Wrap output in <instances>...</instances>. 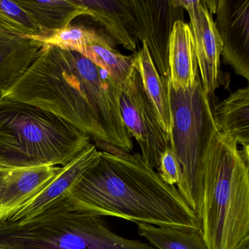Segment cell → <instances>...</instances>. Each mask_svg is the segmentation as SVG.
Wrapping results in <instances>:
<instances>
[{"label": "cell", "mask_w": 249, "mask_h": 249, "mask_svg": "<svg viewBox=\"0 0 249 249\" xmlns=\"http://www.w3.org/2000/svg\"><path fill=\"white\" fill-rule=\"evenodd\" d=\"M119 93L110 74L84 55L47 45L0 97L41 107L96 142L130 153L133 144L122 121Z\"/></svg>", "instance_id": "obj_1"}, {"label": "cell", "mask_w": 249, "mask_h": 249, "mask_svg": "<svg viewBox=\"0 0 249 249\" xmlns=\"http://www.w3.org/2000/svg\"><path fill=\"white\" fill-rule=\"evenodd\" d=\"M68 196L78 209L100 217H116L135 224L200 228L196 215L177 187L163 181L138 153L100 151Z\"/></svg>", "instance_id": "obj_2"}, {"label": "cell", "mask_w": 249, "mask_h": 249, "mask_svg": "<svg viewBox=\"0 0 249 249\" xmlns=\"http://www.w3.org/2000/svg\"><path fill=\"white\" fill-rule=\"evenodd\" d=\"M199 226L208 249H234L249 236V152L220 131L204 164Z\"/></svg>", "instance_id": "obj_3"}, {"label": "cell", "mask_w": 249, "mask_h": 249, "mask_svg": "<svg viewBox=\"0 0 249 249\" xmlns=\"http://www.w3.org/2000/svg\"><path fill=\"white\" fill-rule=\"evenodd\" d=\"M90 140L54 113L0 97V168L65 167Z\"/></svg>", "instance_id": "obj_4"}, {"label": "cell", "mask_w": 249, "mask_h": 249, "mask_svg": "<svg viewBox=\"0 0 249 249\" xmlns=\"http://www.w3.org/2000/svg\"><path fill=\"white\" fill-rule=\"evenodd\" d=\"M0 249H156L119 235L68 196L21 224L0 223Z\"/></svg>", "instance_id": "obj_5"}, {"label": "cell", "mask_w": 249, "mask_h": 249, "mask_svg": "<svg viewBox=\"0 0 249 249\" xmlns=\"http://www.w3.org/2000/svg\"><path fill=\"white\" fill-rule=\"evenodd\" d=\"M167 91L171 116L169 142L182 172L177 189L199 224L204 164L219 128L211 97L204 91L199 75L186 90L173 89L169 80Z\"/></svg>", "instance_id": "obj_6"}, {"label": "cell", "mask_w": 249, "mask_h": 249, "mask_svg": "<svg viewBox=\"0 0 249 249\" xmlns=\"http://www.w3.org/2000/svg\"><path fill=\"white\" fill-rule=\"evenodd\" d=\"M119 107L128 134L139 144L144 161L154 170L158 165L160 156L170 146V142L159 123L136 68L120 88Z\"/></svg>", "instance_id": "obj_7"}, {"label": "cell", "mask_w": 249, "mask_h": 249, "mask_svg": "<svg viewBox=\"0 0 249 249\" xmlns=\"http://www.w3.org/2000/svg\"><path fill=\"white\" fill-rule=\"evenodd\" d=\"M133 18V36L147 45L151 59L164 81L170 80L168 49L176 21H184L179 0H126Z\"/></svg>", "instance_id": "obj_8"}, {"label": "cell", "mask_w": 249, "mask_h": 249, "mask_svg": "<svg viewBox=\"0 0 249 249\" xmlns=\"http://www.w3.org/2000/svg\"><path fill=\"white\" fill-rule=\"evenodd\" d=\"M190 18L198 70L205 94L211 97L221 81V57L222 42L203 1L179 0Z\"/></svg>", "instance_id": "obj_9"}, {"label": "cell", "mask_w": 249, "mask_h": 249, "mask_svg": "<svg viewBox=\"0 0 249 249\" xmlns=\"http://www.w3.org/2000/svg\"><path fill=\"white\" fill-rule=\"evenodd\" d=\"M215 21L223 60L249 81V0H217Z\"/></svg>", "instance_id": "obj_10"}, {"label": "cell", "mask_w": 249, "mask_h": 249, "mask_svg": "<svg viewBox=\"0 0 249 249\" xmlns=\"http://www.w3.org/2000/svg\"><path fill=\"white\" fill-rule=\"evenodd\" d=\"M100 151L90 143L38 195L8 215L2 222L21 224L68 196V192L84 172L97 160ZM0 222V223H2Z\"/></svg>", "instance_id": "obj_11"}, {"label": "cell", "mask_w": 249, "mask_h": 249, "mask_svg": "<svg viewBox=\"0 0 249 249\" xmlns=\"http://www.w3.org/2000/svg\"><path fill=\"white\" fill-rule=\"evenodd\" d=\"M63 167L0 168V222L38 195Z\"/></svg>", "instance_id": "obj_12"}, {"label": "cell", "mask_w": 249, "mask_h": 249, "mask_svg": "<svg viewBox=\"0 0 249 249\" xmlns=\"http://www.w3.org/2000/svg\"><path fill=\"white\" fill-rule=\"evenodd\" d=\"M44 46L37 39L0 21V93L22 76Z\"/></svg>", "instance_id": "obj_13"}, {"label": "cell", "mask_w": 249, "mask_h": 249, "mask_svg": "<svg viewBox=\"0 0 249 249\" xmlns=\"http://www.w3.org/2000/svg\"><path fill=\"white\" fill-rule=\"evenodd\" d=\"M87 10L98 28L115 44L135 52L136 40L133 36V18L126 0H77Z\"/></svg>", "instance_id": "obj_14"}, {"label": "cell", "mask_w": 249, "mask_h": 249, "mask_svg": "<svg viewBox=\"0 0 249 249\" xmlns=\"http://www.w3.org/2000/svg\"><path fill=\"white\" fill-rule=\"evenodd\" d=\"M170 81L173 89L191 88L199 76L193 35L190 26L178 21L173 27L168 49Z\"/></svg>", "instance_id": "obj_15"}, {"label": "cell", "mask_w": 249, "mask_h": 249, "mask_svg": "<svg viewBox=\"0 0 249 249\" xmlns=\"http://www.w3.org/2000/svg\"><path fill=\"white\" fill-rule=\"evenodd\" d=\"M219 131L249 151V88L239 89L214 106Z\"/></svg>", "instance_id": "obj_16"}, {"label": "cell", "mask_w": 249, "mask_h": 249, "mask_svg": "<svg viewBox=\"0 0 249 249\" xmlns=\"http://www.w3.org/2000/svg\"><path fill=\"white\" fill-rule=\"evenodd\" d=\"M17 2L33 17L40 29V36L63 30L77 17L87 16V10L77 0H17Z\"/></svg>", "instance_id": "obj_17"}, {"label": "cell", "mask_w": 249, "mask_h": 249, "mask_svg": "<svg viewBox=\"0 0 249 249\" xmlns=\"http://www.w3.org/2000/svg\"><path fill=\"white\" fill-rule=\"evenodd\" d=\"M142 43V49L135 52V68L141 75L145 94L155 110L159 123L169 138L171 129V116L167 82L159 74L150 56L146 43Z\"/></svg>", "instance_id": "obj_18"}, {"label": "cell", "mask_w": 249, "mask_h": 249, "mask_svg": "<svg viewBox=\"0 0 249 249\" xmlns=\"http://www.w3.org/2000/svg\"><path fill=\"white\" fill-rule=\"evenodd\" d=\"M116 46L107 35L102 34L78 53L107 71L120 89L135 71V53L129 56L122 54L116 50Z\"/></svg>", "instance_id": "obj_19"}, {"label": "cell", "mask_w": 249, "mask_h": 249, "mask_svg": "<svg viewBox=\"0 0 249 249\" xmlns=\"http://www.w3.org/2000/svg\"><path fill=\"white\" fill-rule=\"evenodd\" d=\"M136 224L140 235L156 249H208L199 227Z\"/></svg>", "instance_id": "obj_20"}, {"label": "cell", "mask_w": 249, "mask_h": 249, "mask_svg": "<svg viewBox=\"0 0 249 249\" xmlns=\"http://www.w3.org/2000/svg\"><path fill=\"white\" fill-rule=\"evenodd\" d=\"M102 34H106L97 27L70 25L69 27L44 36L33 37L44 46H53L65 50L79 52L82 48L94 41Z\"/></svg>", "instance_id": "obj_21"}, {"label": "cell", "mask_w": 249, "mask_h": 249, "mask_svg": "<svg viewBox=\"0 0 249 249\" xmlns=\"http://www.w3.org/2000/svg\"><path fill=\"white\" fill-rule=\"evenodd\" d=\"M0 21L29 37L40 36V30L35 20L17 1L0 0Z\"/></svg>", "instance_id": "obj_22"}, {"label": "cell", "mask_w": 249, "mask_h": 249, "mask_svg": "<svg viewBox=\"0 0 249 249\" xmlns=\"http://www.w3.org/2000/svg\"><path fill=\"white\" fill-rule=\"evenodd\" d=\"M159 176L170 186H178L181 180V168L170 146L160 156L157 167Z\"/></svg>", "instance_id": "obj_23"}, {"label": "cell", "mask_w": 249, "mask_h": 249, "mask_svg": "<svg viewBox=\"0 0 249 249\" xmlns=\"http://www.w3.org/2000/svg\"><path fill=\"white\" fill-rule=\"evenodd\" d=\"M234 249H249V236L245 237Z\"/></svg>", "instance_id": "obj_24"}]
</instances>
